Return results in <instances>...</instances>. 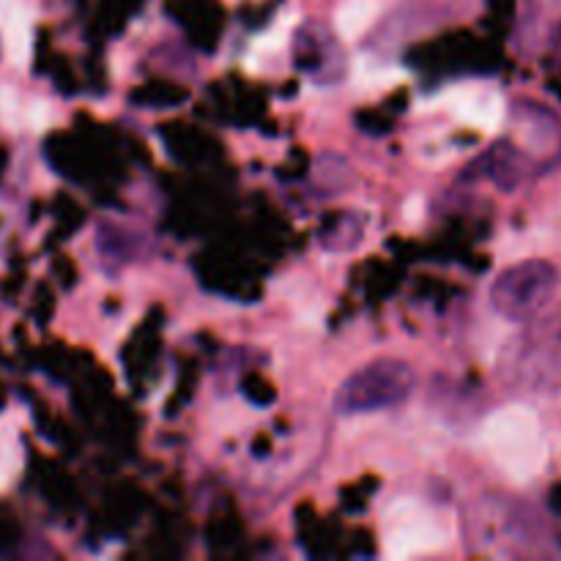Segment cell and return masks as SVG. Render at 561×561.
I'll return each mask as SVG.
<instances>
[{
  "label": "cell",
  "instance_id": "obj_6",
  "mask_svg": "<svg viewBox=\"0 0 561 561\" xmlns=\"http://www.w3.org/2000/svg\"><path fill=\"white\" fill-rule=\"evenodd\" d=\"M296 58L310 75H327L329 64H337V47L321 27H305L296 38Z\"/></svg>",
  "mask_w": 561,
  "mask_h": 561
},
{
  "label": "cell",
  "instance_id": "obj_3",
  "mask_svg": "<svg viewBox=\"0 0 561 561\" xmlns=\"http://www.w3.org/2000/svg\"><path fill=\"white\" fill-rule=\"evenodd\" d=\"M559 268L542 257H529L504 268L488 290V301L496 316L513 323H529L548 310L559 290Z\"/></svg>",
  "mask_w": 561,
  "mask_h": 561
},
{
  "label": "cell",
  "instance_id": "obj_1",
  "mask_svg": "<svg viewBox=\"0 0 561 561\" xmlns=\"http://www.w3.org/2000/svg\"><path fill=\"white\" fill-rule=\"evenodd\" d=\"M499 376L515 392H561V305L526 323L524 332L504 348Z\"/></svg>",
  "mask_w": 561,
  "mask_h": 561
},
{
  "label": "cell",
  "instance_id": "obj_7",
  "mask_svg": "<svg viewBox=\"0 0 561 561\" xmlns=\"http://www.w3.org/2000/svg\"><path fill=\"white\" fill-rule=\"evenodd\" d=\"M362 230H365V217H362L359 211H345L337 214L334 219H329L327 225H321L318 241H321V247H327V250L343 252L359 244Z\"/></svg>",
  "mask_w": 561,
  "mask_h": 561
},
{
  "label": "cell",
  "instance_id": "obj_5",
  "mask_svg": "<svg viewBox=\"0 0 561 561\" xmlns=\"http://www.w3.org/2000/svg\"><path fill=\"white\" fill-rule=\"evenodd\" d=\"M477 179L491 181L493 186H499L502 192H515L520 190L529 181L540 179V168H537L535 159L513 140V137H504V140L493 142L469 170Z\"/></svg>",
  "mask_w": 561,
  "mask_h": 561
},
{
  "label": "cell",
  "instance_id": "obj_4",
  "mask_svg": "<svg viewBox=\"0 0 561 561\" xmlns=\"http://www.w3.org/2000/svg\"><path fill=\"white\" fill-rule=\"evenodd\" d=\"M515 124H518L520 140L518 137H513V140L535 159L542 175L551 173V170L561 162L559 115L535 102H520L518 107H515Z\"/></svg>",
  "mask_w": 561,
  "mask_h": 561
},
{
  "label": "cell",
  "instance_id": "obj_2",
  "mask_svg": "<svg viewBox=\"0 0 561 561\" xmlns=\"http://www.w3.org/2000/svg\"><path fill=\"white\" fill-rule=\"evenodd\" d=\"M416 387L414 367L403 359H376L351 373L334 392V411L343 416L398 409Z\"/></svg>",
  "mask_w": 561,
  "mask_h": 561
}]
</instances>
